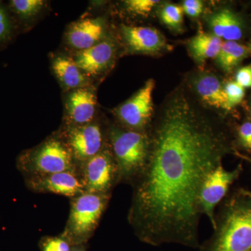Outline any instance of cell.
Here are the masks:
<instances>
[{"label": "cell", "instance_id": "6da1fadb", "mask_svg": "<svg viewBox=\"0 0 251 251\" xmlns=\"http://www.w3.org/2000/svg\"><path fill=\"white\" fill-rule=\"evenodd\" d=\"M150 136L148 162L132 185L128 224L140 242L151 247L198 249L201 190L232 150L230 142L185 97L169 104Z\"/></svg>", "mask_w": 251, "mask_h": 251}, {"label": "cell", "instance_id": "7a4b0ae2", "mask_svg": "<svg viewBox=\"0 0 251 251\" xmlns=\"http://www.w3.org/2000/svg\"><path fill=\"white\" fill-rule=\"evenodd\" d=\"M198 251H251V191L234 190L221 203L215 226Z\"/></svg>", "mask_w": 251, "mask_h": 251}, {"label": "cell", "instance_id": "3957f363", "mask_svg": "<svg viewBox=\"0 0 251 251\" xmlns=\"http://www.w3.org/2000/svg\"><path fill=\"white\" fill-rule=\"evenodd\" d=\"M108 140L118 168L119 184L132 186L148 162L150 134L147 131L112 126L108 130Z\"/></svg>", "mask_w": 251, "mask_h": 251}, {"label": "cell", "instance_id": "277c9868", "mask_svg": "<svg viewBox=\"0 0 251 251\" xmlns=\"http://www.w3.org/2000/svg\"><path fill=\"white\" fill-rule=\"evenodd\" d=\"M16 166L25 179L62 172H78L72 153L57 133L20 153Z\"/></svg>", "mask_w": 251, "mask_h": 251}, {"label": "cell", "instance_id": "5b68a950", "mask_svg": "<svg viewBox=\"0 0 251 251\" xmlns=\"http://www.w3.org/2000/svg\"><path fill=\"white\" fill-rule=\"evenodd\" d=\"M112 193H83L71 199L70 213L61 234L71 245H86L106 210Z\"/></svg>", "mask_w": 251, "mask_h": 251}, {"label": "cell", "instance_id": "8992f818", "mask_svg": "<svg viewBox=\"0 0 251 251\" xmlns=\"http://www.w3.org/2000/svg\"><path fill=\"white\" fill-rule=\"evenodd\" d=\"M57 134L67 145L78 168L108 144L101 125L95 121L84 125H65Z\"/></svg>", "mask_w": 251, "mask_h": 251}, {"label": "cell", "instance_id": "52a82bcc", "mask_svg": "<svg viewBox=\"0 0 251 251\" xmlns=\"http://www.w3.org/2000/svg\"><path fill=\"white\" fill-rule=\"evenodd\" d=\"M85 192L107 194L119 184L118 168L109 143L78 168Z\"/></svg>", "mask_w": 251, "mask_h": 251}, {"label": "cell", "instance_id": "ba28073f", "mask_svg": "<svg viewBox=\"0 0 251 251\" xmlns=\"http://www.w3.org/2000/svg\"><path fill=\"white\" fill-rule=\"evenodd\" d=\"M243 168L239 165L233 171H227L223 165L209 173L200 195V207L202 215L207 216L212 228L215 226V209L227 196L231 185L240 176Z\"/></svg>", "mask_w": 251, "mask_h": 251}, {"label": "cell", "instance_id": "9c48e42d", "mask_svg": "<svg viewBox=\"0 0 251 251\" xmlns=\"http://www.w3.org/2000/svg\"><path fill=\"white\" fill-rule=\"evenodd\" d=\"M155 82L147 81L129 99L115 110V114L123 128L135 131H147L153 113L152 94Z\"/></svg>", "mask_w": 251, "mask_h": 251}, {"label": "cell", "instance_id": "30bf717a", "mask_svg": "<svg viewBox=\"0 0 251 251\" xmlns=\"http://www.w3.org/2000/svg\"><path fill=\"white\" fill-rule=\"evenodd\" d=\"M28 189L38 193H53L71 198L85 193L78 172H62L25 179Z\"/></svg>", "mask_w": 251, "mask_h": 251}, {"label": "cell", "instance_id": "8fae6325", "mask_svg": "<svg viewBox=\"0 0 251 251\" xmlns=\"http://www.w3.org/2000/svg\"><path fill=\"white\" fill-rule=\"evenodd\" d=\"M95 90L89 87L70 91L65 100V125L80 126L94 122L97 112Z\"/></svg>", "mask_w": 251, "mask_h": 251}, {"label": "cell", "instance_id": "7c38bea8", "mask_svg": "<svg viewBox=\"0 0 251 251\" xmlns=\"http://www.w3.org/2000/svg\"><path fill=\"white\" fill-rule=\"evenodd\" d=\"M115 54V44L110 39H105L90 49L76 52L72 58L90 78L106 72L111 66Z\"/></svg>", "mask_w": 251, "mask_h": 251}, {"label": "cell", "instance_id": "4fadbf2b", "mask_svg": "<svg viewBox=\"0 0 251 251\" xmlns=\"http://www.w3.org/2000/svg\"><path fill=\"white\" fill-rule=\"evenodd\" d=\"M68 45L76 52L90 49L105 39V25L101 18H87L73 23L66 32Z\"/></svg>", "mask_w": 251, "mask_h": 251}, {"label": "cell", "instance_id": "5bb4252c", "mask_svg": "<svg viewBox=\"0 0 251 251\" xmlns=\"http://www.w3.org/2000/svg\"><path fill=\"white\" fill-rule=\"evenodd\" d=\"M122 33L126 44L132 52L154 53L166 46L164 37L153 27L123 25Z\"/></svg>", "mask_w": 251, "mask_h": 251}, {"label": "cell", "instance_id": "9a60e30c", "mask_svg": "<svg viewBox=\"0 0 251 251\" xmlns=\"http://www.w3.org/2000/svg\"><path fill=\"white\" fill-rule=\"evenodd\" d=\"M51 66L54 75L64 90L70 92L90 86V77L77 67L72 57L57 54L52 57Z\"/></svg>", "mask_w": 251, "mask_h": 251}, {"label": "cell", "instance_id": "2e32d148", "mask_svg": "<svg viewBox=\"0 0 251 251\" xmlns=\"http://www.w3.org/2000/svg\"><path fill=\"white\" fill-rule=\"evenodd\" d=\"M214 35L226 41H237L242 37L240 20L229 9H223L213 15L209 21Z\"/></svg>", "mask_w": 251, "mask_h": 251}, {"label": "cell", "instance_id": "e0dca14e", "mask_svg": "<svg viewBox=\"0 0 251 251\" xmlns=\"http://www.w3.org/2000/svg\"><path fill=\"white\" fill-rule=\"evenodd\" d=\"M200 97L207 105L227 110V100L224 87L219 79L213 75L200 77L196 83Z\"/></svg>", "mask_w": 251, "mask_h": 251}, {"label": "cell", "instance_id": "ac0fdd59", "mask_svg": "<svg viewBox=\"0 0 251 251\" xmlns=\"http://www.w3.org/2000/svg\"><path fill=\"white\" fill-rule=\"evenodd\" d=\"M223 43L221 38L201 31L191 39L189 48L195 59L201 63L208 59L216 58Z\"/></svg>", "mask_w": 251, "mask_h": 251}, {"label": "cell", "instance_id": "d6986e66", "mask_svg": "<svg viewBox=\"0 0 251 251\" xmlns=\"http://www.w3.org/2000/svg\"><path fill=\"white\" fill-rule=\"evenodd\" d=\"M251 53L248 46L242 45L237 41H225L216 59L223 70L231 72Z\"/></svg>", "mask_w": 251, "mask_h": 251}, {"label": "cell", "instance_id": "ffe728a7", "mask_svg": "<svg viewBox=\"0 0 251 251\" xmlns=\"http://www.w3.org/2000/svg\"><path fill=\"white\" fill-rule=\"evenodd\" d=\"M45 4L43 0H11L9 1L7 7L16 24H22L34 19Z\"/></svg>", "mask_w": 251, "mask_h": 251}, {"label": "cell", "instance_id": "44dd1931", "mask_svg": "<svg viewBox=\"0 0 251 251\" xmlns=\"http://www.w3.org/2000/svg\"><path fill=\"white\" fill-rule=\"evenodd\" d=\"M16 29V24L9 9L0 3V46L11 41Z\"/></svg>", "mask_w": 251, "mask_h": 251}, {"label": "cell", "instance_id": "7402d4cb", "mask_svg": "<svg viewBox=\"0 0 251 251\" xmlns=\"http://www.w3.org/2000/svg\"><path fill=\"white\" fill-rule=\"evenodd\" d=\"M183 14L184 10L182 6L177 4H168L162 9V21L172 29H178L182 24Z\"/></svg>", "mask_w": 251, "mask_h": 251}, {"label": "cell", "instance_id": "603a6c76", "mask_svg": "<svg viewBox=\"0 0 251 251\" xmlns=\"http://www.w3.org/2000/svg\"><path fill=\"white\" fill-rule=\"evenodd\" d=\"M72 246L62 234L44 237L39 242L41 251H71Z\"/></svg>", "mask_w": 251, "mask_h": 251}, {"label": "cell", "instance_id": "cb8c5ba5", "mask_svg": "<svg viewBox=\"0 0 251 251\" xmlns=\"http://www.w3.org/2000/svg\"><path fill=\"white\" fill-rule=\"evenodd\" d=\"M159 2L157 0H127L125 4L126 9L130 14L145 16Z\"/></svg>", "mask_w": 251, "mask_h": 251}, {"label": "cell", "instance_id": "d4e9b609", "mask_svg": "<svg viewBox=\"0 0 251 251\" xmlns=\"http://www.w3.org/2000/svg\"><path fill=\"white\" fill-rule=\"evenodd\" d=\"M225 92L227 100V110L239 105L242 101L245 95V91L242 86L235 81L227 82L224 87Z\"/></svg>", "mask_w": 251, "mask_h": 251}, {"label": "cell", "instance_id": "484cf974", "mask_svg": "<svg viewBox=\"0 0 251 251\" xmlns=\"http://www.w3.org/2000/svg\"><path fill=\"white\" fill-rule=\"evenodd\" d=\"M239 145L251 152V122L243 123L238 128Z\"/></svg>", "mask_w": 251, "mask_h": 251}, {"label": "cell", "instance_id": "4316f807", "mask_svg": "<svg viewBox=\"0 0 251 251\" xmlns=\"http://www.w3.org/2000/svg\"><path fill=\"white\" fill-rule=\"evenodd\" d=\"M182 9L190 17L196 18L202 14L203 3L200 0H186L183 2Z\"/></svg>", "mask_w": 251, "mask_h": 251}, {"label": "cell", "instance_id": "83f0119b", "mask_svg": "<svg viewBox=\"0 0 251 251\" xmlns=\"http://www.w3.org/2000/svg\"><path fill=\"white\" fill-rule=\"evenodd\" d=\"M235 82L243 88L251 87V65L241 68L236 74Z\"/></svg>", "mask_w": 251, "mask_h": 251}, {"label": "cell", "instance_id": "f1b7e54d", "mask_svg": "<svg viewBox=\"0 0 251 251\" xmlns=\"http://www.w3.org/2000/svg\"><path fill=\"white\" fill-rule=\"evenodd\" d=\"M71 251H87L86 245L73 246Z\"/></svg>", "mask_w": 251, "mask_h": 251}, {"label": "cell", "instance_id": "f546056e", "mask_svg": "<svg viewBox=\"0 0 251 251\" xmlns=\"http://www.w3.org/2000/svg\"><path fill=\"white\" fill-rule=\"evenodd\" d=\"M234 153H235L236 155H237V156H239V158H243V159L247 160V161H249V163H250L251 164V158H250V157L244 156V155L241 154V153L238 152V151H235Z\"/></svg>", "mask_w": 251, "mask_h": 251}, {"label": "cell", "instance_id": "4dcf8cb0", "mask_svg": "<svg viewBox=\"0 0 251 251\" xmlns=\"http://www.w3.org/2000/svg\"><path fill=\"white\" fill-rule=\"evenodd\" d=\"M248 47H249V50H250L251 52V42L250 43V44H249V46H248Z\"/></svg>", "mask_w": 251, "mask_h": 251}]
</instances>
